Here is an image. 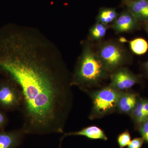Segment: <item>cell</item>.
Wrapping results in <instances>:
<instances>
[{
	"label": "cell",
	"mask_w": 148,
	"mask_h": 148,
	"mask_svg": "<svg viewBox=\"0 0 148 148\" xmlns=\"http://www.w3.org/2000/svg\"><path fill=\"white\" fill-rule=\"evenodd\" d=\"M52 44L33 29L0 30V72L21 90L26 135L63 133L74 104L72 76Z\"/></svg>",
	"instance_id": "obj_1"
},
{
	"label": "cell",
	"mask_w": 148,
	"mask_h": 148,
	"mask_svg": "<svg viewBox=\"0 0 148 148\" xmlns=\"http://www.w3.org/2000/svg\"><path fill=\"white\" fill-rule=\"evenodd\" d=\"M82 46V52L72 75L71 83L73 86L87 93L92 89L102 87V83L110 75L99 60L92 44L86 41Z\"/></svg>",
	"instance_id": "obj_2"
},
{
	"label": "cell",
	"mask_w": 148,
	"mask_h": 148,
	"mask_svg": "<svg viewBox=\"0 0 148 148\" xmlns=\"http://www.w3.org/2000/svg\"><path fill=\"white\" fill-rule=\"evenodd\" d=\"M94 48L99 60L110 75L117 69L126 67L132 62L130 53L119 41L102 40Z\"/></svg>",
	"instance_id": "obj_3"
},
{
	"label": "cell",
	"mask_w": 148,
	"mask_h": 148,
	"mask_svg": "<svg viewBox=\"0 0 148 148\" xmlns=\"http://www.w3.org/2000/svg\"><path fill=\"white\" fill-rule=\"evenodd\" d=\"M121 93L109 84L88 92L92 101L89 119H100L116 112L118 101Z\"/></svg>",
	"instance_id": "obj_4"
},
{
	"label": "cell",
	"mask_w": 148,
	"mask_h": 148,
	"mask_svg": "<svg viewBox=\"0 0 148 148\" xmlns=\"http://www.w3.org/2000/svg\"><path fill=\"white\" fill-rule=\"evenodd\" d=\"M23 96L18 86L10 79L0 81V108L13 111L21 108Z\"/></svg>",
	"instance_id": "obj_5"
},
{
	"label": "cell",
	"mask_w": 148,
	"mask_h": 148,
	"mask_svg": "<svg viewBox=\"0 0 148 148\" xmlns=\"http://www.w3.org/2000/svg\"><path fill=\"white\" fill-rule=\"evenodd\" d=\"M109 85L119 92L130 90L135 84L142 82L141 76L132 73L127 67L117 69L110 75Z\"/></svg>",
	"instance_id": "obj_6"
},
{
	"label": "cell",
	"mask_w": 148,
	"mask_h": 148,
	"mask_svg": "<svg viewBox=\"0 0 148 148\" xmlns=\"http://www.w3.org/2000/svg\"><path fill=\"white\" fill-rule=\"evenodd\" d=\"M139 23L129 11H125L119 14L110 27L117 34L133 32L140 27Z\"/></svg>",
	"instance_id": "obj_7"
},
{
	"label": "cell",
	"mask_w": 148,
	"mask_h": 148,
	"mask_svg": "<svg viewBox=\"0 0 148 148\" xmlns=\"http://www.w3.org/2000/svg\"><path fill=\"white\" fill-rule=\"evenodd\" d=\"M140 97L138 93L132 90L121 92L118 101L116 112L130 116Z\"/></svg>",
	"instance_id": "obj_8"
},
{
	"label": "cell",
	"mask_w": 148,
	"mask_h": 148,
	"mask_svg": "<svg viewBox=\"0 0 148 148\" xmlns=\"http://www.w3.org/2000/svg\"><path fill=\"white\" fill-rule=\"evenodd\" d=\"M26 134L21 128L12 131H0V148H16L22 143Z\"/></svg>",
	"instance_id": "obj_9"
},
{
	"label": "cell",
	"mask_w": 148,
	"mask_h": 148,
	"mask_svg": "<svg viewBox=\"0 0 148 148\" xmlns=\"http://www.w3.org/2000/svg\"><path fill=\"white\" fill-rule=\"evenodd\" d=\"M125 4L138 22L148 23V0H129Z\"/></svg>",
	"instance_id": "obj_10"
},
{
	"label": "cell",
	"mask_w": 148,
	"mask_h": 148,
	"mask_svg": "<svg viewBox=\"0 0 148 148\" xmlns=\"http://www.w3.org/2000/svg\"><path fill=\"white\" fill-rule=\"evenodd\" d=\"M69 136H84L90 140H101L107 141L108 138L103 129L96 125H90L84 127L79 131L64 133L60 140L59 148H61L62 141L65 137Z\"/></svg>",
	"instance_id": "obj_11"
},
{
	"label": "cell",
	"mask_w": 148,
	"mask_h": 148,
	"mask_svg": "<svg viewBox=\"0 0 148 148\" xmlns=\"http://www.w3.org/2000/svg\"><path fill=\"white\" fill-rule=\"evenodd\" d=\"M110 25H105L96 22L90 28L88 33V38L91 41L99 42L106 36Z\"/></svg>",
	"instance_id": "obj_12"
},
{
	"label": "cell",
	"mask_w": 148,
	"mask_h": 148,
	"mask_svg": "<svg viewBox=\"0 0 148 148\" xmlns=\"http://www.w3.org/2000/svg\"><path fill=\"white\" fill-rule=\"evenodd\" d=\"M119 15L115 9L112 8H102L99 10L96 17V22H99L105 25H109L112 24Z\"/></svg>",
	"instance_id": "obj_13"
},
{
	"label": "cell",
	"mask_w": 148,
	"mask_h": 148,
	"mask_svg": "<svg viewBox=\"0 0 148 148\" xmlns=\"http://www.w3.org/2000/svg\"><path fill=\"white\" fill-rule=\"evenodd\" d=\"M130 116L134 124L135 130L137 131L139 127L145 122L143 111V98L140 96Z\"/></svg>",
	"instance_id": "obj_14"
},
{
	"label": "cell",
	"mask_w": 148,
	"mask_h": 148,
	"mask_svg": "<svg viewBox=\"0 0 148 148\" xmlns=\"http://www.w3.org/2000/svg\"><path fill=\"white\" fill-rule=\"evenodd\" d=\"M130 47L133 53L137 55H142L148 49L147 42L143 38H137L129 42Z\"/></svg>",
	"instance_id": "obj_15"
},
{
	"label": "cell",
	"mask_w": 148,
	"mask_h": 148,
	"mask_svg": "<svg viewBox=\"0 0 148 148\" xmlns=\"http://www.w3.org/2000/svg\"><path fill=\"white\" fill-rule=\"evenodd\" d=\"M131 136L128 130L121 132L117 138V142L119 148H124L127 147L131 142Z\"/></svg>",
	"instance_id": "obj_16"
},
{
	"label": "cell",
	"mask_w": 148,
	"mask_h": 148,
	"mask_svg": "<svg viewBox=\"0 0 148 148\" xmlns=\"http://www.w3.org/2000/svg\"><path fill=\"white\" fill-rule=\"evenodd\" d=\"M137 131L140 133L145 143L148 144V120L139 127Z\"/></svg>",
	"instance_id": "obj_17"
},
{
	"label": "cell",
	"mask_w": 148,
	"mask_h": 148,
	"mask_svg": "<svg viewBox=\"0 0 148 148\" xmlns=\"http://www.w3.org/2000/svg\"><path fill=\"white\" fill-rule=\"evenodd\" d=\"M145 143L142 137L136 138L131 140L127 148H141Z\"/></svg>",
	"instance_id": "obj_18"
},
{
	"label": "cell",
	"mask_w": 148,
	"mask_h": 148,
	"mask_svg": "<svg viewBox=\"0 0 148 148\" xmlns=\"http://www.w3.org/2000/svg\"><path fill=\"white\" fill-rule=\"evenodd\" d=\"M8 120L6 114L0 110V131L3 130L7 125Z\"/></svg>",
	"instance_id": "obj_19"
},
{
	"label": "cell",
	"mask_w": 148,
	"mask_h": 148,
	"mask_svg": "<svg viewBox=\"0 0 148 148\" xmlns=\"http://www.w3.org/2000/svg\"><path fill=\"white\" fill-rule=\"evenodd\" d=\"M143 111L145 121L148 120V98H143Z\"/></svg>",
	"instance_id": "obj_20"
},
{
	"label": "cell",
	"mask_w": 148,
	"mask_h": 148,
	"mask_svg": "<svg viewBox=\"0 0 148 148\" xmlns=\"http://www.w3.org/2000/svg\"><path fill=\"white\" fill-rule=\"evenodd\" d=\"M142 67V70H143L144 74H145L146 76L148 77V61L143 63Z\"/></svg>",
	"instance_id": "obj_21"
},
{
	"label": "cell",
	"mask_w": 148,
	"mask_h": 148,
	"mask_svg": "<svg viewBox=\"0 0 148 148\" xmlns=\"http://www.w3.org/2000/svg\"><path fill=\"white\" fill-rule=\"evenodd\" d=\"M145 29L148 35V23H146L145 25Z\"/></svg>",
	"instance_id": "obj_22"
},
{
	"label": "cell",
	"mask_w": 148,
	"mask_h": 148,
	"mask_svg": "<svg viewBox=\"0 0 148 148\" xmlns=\"http://www.w3.org/2000/svg\"><path fill=\"white\" fill-rule=\"evenodd\" d=\"M124 1H125V2L127 1H129V0H124Z\"/></svg>",
	"instance_id": "obj_23"
}]
</instances>
